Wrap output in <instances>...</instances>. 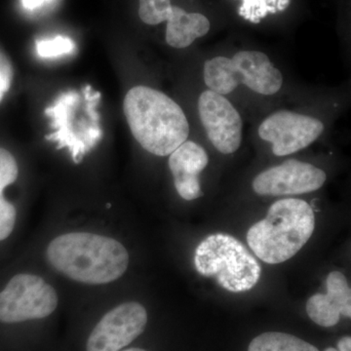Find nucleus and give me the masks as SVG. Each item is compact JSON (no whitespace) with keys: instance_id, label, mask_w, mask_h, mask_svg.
<instances>
[{"instance_id":"obj_17","label":"nucleus","mask_w":351,"mask_h":351,"mask_svg":"<svg viewBox=\"0 0 351 351\" xmlns=\"http://www.w3.org/2000/svg\"><path fill=\"white\" fill-rule=\"evenodd\" d=\"M36 52L41 58L49 59L64 56L73 52L75 44L68 36H58L52 39L36 40Z\"/></svg>"},{"instance_id":"obj_18","label":"nucleus","mask_w":351,"mask_h":351,"mask_svg":"<svg viewBox=\"0 0 351 351\" xmlns=\"http://www.w3.org/2000/svg\"><path fill=\"white\" fill-rule=\"evenodd\" d=\"M138 16L145 24L156 25L164 22L163 18L167 12L171 0H138Z\"/></svg>"},{"instance_id":"obj_20","label":"nucleus","mask_w":351,"mask_h":351,"mask_svg":"<svg viewBox=\"0 0 351 351\" xmlns=\"http://www.w3.org/2000/svg\"><path fill=\"white\" fill-rule=\"evenodd\" d=\"M325 351H351V338L350 336L343 337L339 339L338 348H328Z\"/></svg>"},{"instance_id":"obj_11","label":"nucleus","mask_w":351,"mask_h":351,"mask_svg":"<svg viewBox=\"0 0 351 351\" xmlns=\"http://www.w3.org/2000/svg\"><path fill=\"white\" fill-rule=\"evenodd\" d=\"M326 179V173L313 164L289 159L256 176L252 186L263 196L298 195L318 191Z\"/></svg>"},{"instance_id":"obj_2","label":"nucleus","mask_w":351,"mask_h":351,"mask_svg":"<svg viewBox=\"0 0 351 351\" xmlns=\"http://www.w3.org/2000/svg\"><path fill=\"white\" fill-rule=\"evenodd\" d=\"M123 110L132 135L154 156H170L188 141L191 129L186 113L159 90L143 85L132 88L124 99Z\"/></svg>"},{"instance_id":"obj_14","label":"nucleus","mask_w":351,"mask_h":351,"mask_svg":"<svg viewBox=\"0 0 351 351\" xmlns=\"http://www.w3.org/2000/svg\"><path fill=\"white\" fill-rule=\"evenodd\" d=\"M167 22L166 43L176 49H184L196 39L206 36L210 31V21L201 13H189L181 7L172 6L164 17Z\"/></svg>"},{"instance_id":"obj_3","label":"nucleus","mask_w":351,"mask_h":351,"mask_svg":"<svg viewBox=\"0 0 351 351\" xmlns=\"http://www.w3.org/2000/svg\"><path fill=\"white\" fill-rule=\"evenodd\" d=\"M315 228V215L306 201L284 198L269 207L267 217L251 226L247 243L263 263H282L297 255Z\"/></svg>"},{"instance_id":"obj_12","label":"nucleus","mask_w":351,"mask_h":351,"mask_svg":"<svg viewBox=\"0 0 351 351\" xmlns=\"http://www.w3.org/2000/svg\"><path fill=\"white\" fill-rule=\"evenodd\" d=\"M209 163L204 147L193 141H186L169 156L175 188L182 199L191 201L203 195L199 175Z\"/></svg>"},{"instance_id":"obj_21","label":"nucleus","mask_w":351,"mask_h":351,"mask_svg":"<svg viewBox=\"0 0 351 351\" xmlns=\"http://www.w3.org/2000/svg\"><path fill=\"white\" fill-rule=\"evenodd\" d=\"M50 1L51 0H22V3L23 6L27 10H36V9Z\"/></svg>"},{"instance_id":"obj_8","label":"nucleus","mask_w":351,"mask_h":351,"mask_svg":"<svg viewBox=\"0 0 351 351\" xmlns=\"http://www.w3.org/2000/svg\"><path fill=\"white\" fill-rule=\"evenodd\" d=\"M324 130V123L317 117L281 110L261 122L258 135L271 144L274 156H287L308 147L320 138Z\"/></svg>"},{"instance_id":"obj_9","label":"nucleus","mask_w":351,"mask_h":351,"mask_svg":"<svg viewBox=\"0 0 351 351\" xmlns=\"http://www.w3.org/2000/svg\"><path fill=\"white\" fill-rule=\"evenodd\" d=\"M198 115L210 143L223 154L239 151L243 138V120L223 95L207 89L197 101Z\"/></svg>"},{"instance_id":"obj_15","label":"nucleus","mask_w":351,"mask_h":351,"mask_svg":"<svg viewBox=\"0 0 351 351\" xmlns=\"http://www.w3.org/2000/svg\"><path fill=\"white\" fill-rule=\"evenodd\" d=\"M19 175L17 161L12 154L0 147V241L10 237L16 223L17 211L3 196L6 186H10Z\"/></svg>"},{"instance_id":"obj_19","label":"nucleus","mask_w":351,"mask_h":351,"mask_svg":"<svg viewBox=\"0 0 351 351\" xmlns=\"http://www.w3.org/2000/svg\"><path fill=\"white\" fill-rule=\"evenodd\" d=\"M13 80V68L5 55L0 52V103L11 87Z\"/></svg>"},{"instance_id":"obj_7","label":"nucleus","mask_w":351,"mask_h":351,"mask_svg":"<svg viewBox=\"0 0 351 351\" xmlns=\"http://www.w3.org/2000/svg\"><path fill=\"white\" fill-rule=\"evenodd\" d=\"M57 306L58 295L50 284L34 274H17L0 292V322L43 319Z\"/></svg>"},{"instance_id":"obj_22","label":"nucleus","mask_w":351,"mask_h":351,"mask_svg":"<svg viewBox=\"0 0 351 351\" xmlns=\"http://www.w3.org/2000/svg\"><path fill=\"white\" fill-rule=\"evenodd\" d=\"M123 351H147L145 350H142V348H129V350H123Z\"/></svg>"},{"instance_id":"obj_1","label":"nucleus","mask_w":351,"mask_h":351,"mask_svg":"<svg viewBox=\"0 0 351 351\" xmlns=\"http://www.w3.org/2000/svg\"><path fill=\"white\" fill-rule=\"evenodd\" d=\"M47 258L58 271L89 285L117 280L129 265L128 252L119 241L89 232L56 237L48 246Z\"/></svg>"},{"instance_id":"obj_16","label":"nucleus","mask_w":351,"mask_h":351,"mask_svg":"<svg viewBox=\"0 0 351 351\" xmlns=\"http://www.w3.org/2000/svg\"><path fill=\"white\" fill-rule=\"evenodd\" d=\"M248 351H319L315 346L285 332H267L256 337Z\"/></svg>"},{"instance_id":"obj_13","label":"nucleus","mask_w":351,"mask_h":351,"mask_svg":"<svg viewBox=\"0 0 351 351\" xmlns=\"http://www.w3.org/2000/svg\"><path fill=\"white\" fill-rule=\"evenodd\" d=\"M327 294L313 295L306 304L309 318L321 327L338 324L341 315L350 318L351 290L348 279L341 272L332 271L326 280Z\"/></svg>"},{"instance_id":"obj_4","label":"nucleus","mask_w":351,"mask_h":351,"mask_svg":"<svg viewBox=\"0 0 351 351\" xmlns=\"http://www.w3.org/2000/svg\"><path fill=\"white\" fill-rule=\"evenodd\" d=\"M100 98L101 94L88 85L82 93L69 91L60 95L54 105L46 108L54 129L46 138L58 143L59 149H69L75 163H80L103 137L96 110Z\"/></svg>"},{"instance_id":"obj_6","label":"nucleus","mask_w":351,"mask_h":351,"mask_svg":"<svg viewBox=\"0 0 351 351\" xmlns=\"http://www.w3.org/2000/svg\"><path fill=\"white\" fill-rule=\"evenodd\" d=\"M195 265L198 274L213 277L221 288L232 293L250 291L262 274V267L250 251L226 233L209 235L198 245Z\"/></svg>"},{"instance_id":"obj_5","label":"nucleus","mask_w":351,"mask_h":351,"mask_svg":"<svg viewBox=\"0 0 351 351\" xmlns=\"http://www.w3.org/2000/svg\"><path fill=\"white\" fill-rule=\"evenodd\" d=\"M203 80L208 89L228 95L239 86L263 96H272L282 89L284 77L265 53L244 50L232 57L216 56L203 66Z\"/></svg>"},{"instance_id":"obj_10","label":"nucleus","mask_w":351,"mask_h":351,"mask_svg":"<svg viewBox=\"0 0 351 351\" xmlns=\"http://www.w3.org/2000/svg\"><path fill=\"white\" fill-rule=\"evenodd\" d=\"M147 313L137 302L119 304L108 311L88 338L87 351H120L143 334Z\"/></svg>"}]
</instances>
